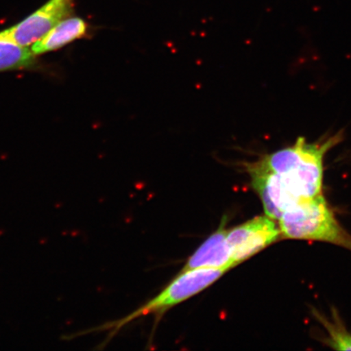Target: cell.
I'll list each match as a JSON object with an SVG mask.
<instances>
[{"mask_svg": "<svg viewBox=\"0 0 351 351\" xmlns=\"http://www.w3.org/2000/svg\"><path fill=\"white\" fill-rule=\"evenodd\" d=\"M278 223L266 215L258 216L228 230L227 241L235 266L240 265L278 241Z\"/></svg>", "mask_w": 351, "mask_h": 351, "instance_id": "277c9868", "label": "cell"}, {"mask_svg": "<svg viewBox=\"0 0 351 351\" xmlns=\"http://www.w3.org/2000/svg\"><path fill=\"white\" fill-rule=\"evenodd\" d=\"M35 56L28 47L13 40L7 29L0 32V71L32 67Z\"/></svg>", "mask_w": 351, "mask_h": 351, "instance_id": "ba28073f", "label": "cell"}, {"mask_svg": "<svg viewBox=\"0 0 351 351\" xmlns=\"http://www.w3.org/2000/svg\"><path fill=\"white\" fill-rule=\"evenodd\" d=\"M342 138V132L315 143L300 137L293 146L243 164L266 216L278 221L287 210L323 194L324 157Z\"/></svg>", "mask_w": 351, "mask_h": 351, "instance_id": "6da1fadb", "label": "cell"}, {"mask_svg": "<svg viewBox=\"0 0 351 351\" xmlns=\"http://www.w3.org/2000/svg\"><path fill=\"white\" fill-rule=\"evenodd\" d=\"M226 269H196L179 273L168 287L133 313L112 324L115 331L142 317L164 313L171 307L181 304L197 295L216 282L226 273Z\"/></svg>", "mask_w": 351, "mask_h": 351, "instance_id": "3957f363", "label": "cell"}, {"mask_svg": "<svg viewBox=\"0 0 351 351\" xmlns=\"http://www.w3.org/2000/svg\"><path fill=\"white\" fill-rule=\"evenodd\" d=\"M73 0H50L33 14L8 29L10 37L21 46L29 47L42 38L55 25L70 15Z\"/></svg>", "mask_w": 351, "mask_h": 351, "instance_id": "5b68a950", "label": "cell"}, {"mask_svg": "<svg viewBox=\"0 0 351 351\" xmlns=\"http://www.w3.org/2000/svg\"><path fill=\"white\" fill-rule=\"evenodd\" d=\"M278 221L283 239L326 241L351 251V235L337 221L323 194L287 210Z\"/></svg>", "mask_w": 351, "mask_h": 351, "instance_id": "7a4b0ae2", "label": "cell"}, {"mask_svg": "<svg viewBox=\"0 0 351 351\" xmlns=\"http://www.w3.org/2000/svg\"><path fill=\"white\" fill-rule=\"evenodd\" d=\"M227 218L223 217L217 230L214 232L197 251L189 258L180 273L196 269H226L236 267L232 261L227 241Z\"/></svg>", "mask_w": 351, "mask_h": 351, "instance_id": "8992f818", "label": "cell"}, {"mask_svg": "<svg viewBox=\"0 0 351 351\" xmlns=\"http://www.w3.org/2000/svg\"><path fill=\"white\" fill-rule=\"evenodd\" d=\"M88 25L78 17L64 19L54 26L49 32L33 44L32 51L35 56L59 49L76 39L85 36Z\"/></svg>", "mask_w": 351, "mask_h": 351, "instance_id": "52a82bcc", "label": "cell"}, {"mask_svg": "<svg viewBox=\"0 0 351 351\" xmlns=\"http://www.w3.org/2000/svg\"><path fill=\"white\" fill-rule=\"evenodd\" d=\"M313 315L327 329L329 335L327 343L332 348L337 350H351V335L340 322L336 311H333L332 322L323 317L317 311H313Z\"/></svg>", "mask_w": 351, "mask_h": 351, "instance_id": "9c48e42d", "label": "cell"}]
</instances>
